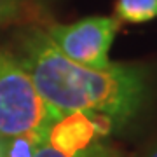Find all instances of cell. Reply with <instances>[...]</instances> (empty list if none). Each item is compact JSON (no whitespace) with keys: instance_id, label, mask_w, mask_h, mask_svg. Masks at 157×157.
Returning a JSON list of instances; mask_svg holds the SVG:
<instances>
[{"instance_id":"1","label":"cell","mask_w":157,"mask_h":157,"mask_svg":"<svg viewBox=\"0 0 157 157\" xmlns=\"http://www.w3.org/2000/svg\"><path fill=\"white\" fill-rule=\"evenodd\" d=\"M16 59L39 94L61 115L77 110L98 112L119 128L145 103L148 78L143 67L124 63H110L107 68L82 67L63 56L42 30L23 35Z\"/></svg>"},{"instance_id":"2","label":"cell","mask_w":157,"mask_h":157,"mask_svg":"<svg viewBox=\"0 0 157 157\" xmlns=\"http://www.w3.org/2000/svg\"><path fill=\"white\" fill-rule=\"evenodd\" d=\"M61 113L39 94L33 80L14 56L0 51V140L47 131Z\"/></svg>"},{"instance_id":"3","label":"cell","mask_w":157,"mask_h":157,"mask_svg":"<svg viewBox=\"0 0 157 157\" xmlns=\"http://www.w3.org/2000/svg\"><path fill=\"white\" fill-rule=\"evenodd\" d=\"M119 25L117 17L91 16L72 25H52L45 33L70 61L89 68H107L110 65L108 51Z\"/></svg>"},{"instance_id":"4","label":"cell","mask_w":157,"mask_h":157,"mask_svg":"<svg viewBox=\"0 0 157 157\" xmlns=\"http://www.w3.org/2000/svg\"><path fill=\"white\" fill-rule=\"evenodd\" d=\"M115 129L112 119L98 112H68L47 131L45 143L65 155H84L98 136H107Z\"/></svg>"},{"instance_id":"5","label":"cell","mask_w":157,"mask_h":157,"mask_svg":"<svg viewBox=\"0 0 157 157\" xmlns=\"http://www.w3.org/2000/svg\"><path fill=\"white\" fill-rule=\"evenodd\" d=\"M115 14L119 21L147 23L157 17V0H117Z\"/></svg>"},{"instance_id":"6","label":"cell","mask_w":157,"mask_h":157,"mask_svg":"<svg viewBox=\"0 0 157 157\" xmlns=\"http://www.w3.org/2000/svg\"><path fill=\"white\" fill-rule=\"evenodd\" d=\"M45 138L39 135H17L7 140H0V157H33Z\"/></svg>"},{"instance_id":"7","label":"cell","mask_w":157,"mask_h":157,"mask_svg":"<svg viewBox=\"0 0 157 157\" xmlns=\"http://www.w3.org/2000/svg\"><path fill=\"white\" fill-rule=\"evenodd\" d=\"M21 12V0H0V26L14 21Z\"/></svg>"},{"instance_id":"8","label":"cell","mask_w":157,"mask_h":157,"mask_svg":"<svg viewBox=\"0 0 157 157\" xmlns=\"http://www.w3.org/2000/svg\"><path fill=\"white\" fill-rule=\"evenodd\" d=\"M33 157H70V155H65V154H61V152L54 150V148L49 147L47 143H44V145L39 147V150L35 152ZM73 157H84V155H73Z\"/></svg>"},{"instance_id":"9","label":"cell","mask_w":157,"mask_h":157,"mask_svg":"<svg viewBox=\"0 0 157 157\" xmlns=\"http://www.w3.org/2000/svg\"><path fill=\"white\" fill-rule=\"evenodd\" d=\"M145 157H157V143H155L154 147H152V148H150L148 152H147Z\"/></svg>"}]
</instances>
